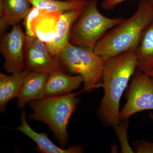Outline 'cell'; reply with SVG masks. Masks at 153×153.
I'll use <instances>...</instances> for the list:
<instances>
[{
	"label": "cell",
	"instance_id": "4",
	"mask_svg": "<svg viewBox=\"0 0 153 153\" xmlns=\"http://www.w3.org/2000/svg\"><path fill=\"white\" fill-rule=\"evenodd\" d=\"M58 60L69 71L82 76L83 91L101 86L105 62L94 49L69 43L60 53Z\"/></svg>",
	"mask_w": 153,
	"mask_h": 153
},
{
	"label": "cell",
	"instance_id": "5",
	"mask_svg": "<svg viewBox=\"0 0 153 153\" xmlns=\"http://www.w3.org/2000/svg\"><path fill=\"white\" fill-rule=\"evenodd\" d=\"M123 20L122 18L105 16L97 8V0H89L72 26L69 43L94 49L108 31Z\"/></svg>",
	"mask_w": 153,
	"mask_h": 153
},
{
	"label": "cell",
	"instance_id": "21",
	"mask_svg": "<svg viewBox=\"0 0 153 153\" xmlns=\"http://www.w3.org/2000/svg\"><path fill=\"white\" fill-rule=\"evenodd\" d=\"M149 76H151L152 77H153V69L150 70L146 73Z\"/></svg>",
	"mask_w": 153,
	"mask_h": 153
},
{
	"label": "cell",
	"instance_id": "12",
	"mask_svg": "<svg viewBox=\"0 0 153 153\" xmlns=\"http://www.w3.org/2000/svg\"><path fill=\"white\" fill-rule=\"evenodd\" d=\"M82 11H68L60 15L57 35L52 41L47 44L49 53L56 60H58L60 53L69 43L71 28Z\"/></svg>",
	"mask_w": 153,
	"mask_h": 153
},
{
	"label": "cell",
	"instance_id": "15",
	"mask_svg": "<svg viewBox=\"0 0 153 153\" xmlns=\"http://www.w3.org/2000/svg\"><path fill=\"white\" fill-rule=\"evenodd\" d=\"M26 70L16 71L9 75L0 73V110L5 112L9 102L19 95L25 76Z\"/></svg>",
	"mask_w": 153,
	"mask_h": 153
},
{
	"label": "cell",
	"instance_id": "7",
	"mask_svg": "<svg viewBox=\"0 0 153 153\" xmlns=\"http://www.w3.org/2000/svg\"><path fill=\"white\" fill-rule=\"evenodd\" d=\"M26 34L19 25L8 33L1 31L0 52L4 57V67L8 73L25 69V43Z\"/></svg>",
	"mask_w": 153,
	"mask_h": 153
},
{
	"label": "cell",
	"instance_id": "2",
	"mask_svg": "<svg viewBox=\"0 0 153 153\" xmlns=\"http://www.w3.org/2000/svg\"><path fill=\"white\" fill-rule=\"evenodd\" d=\"M153 20V6L140 0L135 13L112 28L98 41L94 52L104 61L130 51H135L146 28Z\"/></svg>",
	"mask_w": 153,
	"mask_h": 153
},
{
	"label": "cell",
	"instance_id": "3",
	"mask_svg": "<svg viewBox=\"0 0 153 153\" xmlns=\"http://www.w3.org/2000/svg\"><path fill=\"white\" fill-rule=\"evenodd\" d=\"M78 94L47 96L28 103L33 110L29 118L46 124L62 147L68 143L67 128L80 100Z\"/></svg>",
	"mask_w": 153,
	"mask_h": 153
},
{
	"label": "cell",
	"instance_id": "8",
	"mask_svg": "<svg viewBox=\"0 0 153 153\" xmlns=\"http://www.w3.org/2000/svg\"><path fill=\"white\" fill-rule=\"evenodd\" d=\"M25 70L28 72L63 71L64 66L49 53L47 44L38 38L26 36L25 43Z\"/></svg>",
	"mask_w": 153,
	"mask_h": 153
},
{
	"label": "cell",
	"instance_id": "17",
	"mask_svg": "<svg viewBox=\"0 0 153 153\" xmlns=\"http://www.w3.org/2000/svg\"><path fill=\"white\" fill-rule=\"evenodd\" d=\"M33 7L60 14L68 11L83 10L87 0H29Z\"/></svg>",
	"mask_w": 153,
	"mask_h": 153
},
{
	"label": "cell",
	"instance_id": "10",
	"mask_svg": "<svg viewBox=\"0 0 153 153\" xmlns=\"http://www.w3.org/2000/svg\"><path fill=\"white\" fill-rule=\"evenodd\" d=\"M49 74L48 72H28L17 97L18 108H23L30 102L47 97L46 84Z\"/></svg>",
	"mask_w": 153,
	"mask_h": 153
},
{
	"label": "cell",
	"instance_id": "6",
	"mask_svg": "<svg viewBox=\"0 0 153 153\" xmlns=\"http://www.w3.org/2000/svg\"><path fill=\"white\" fill-rule=\"evenodd\" d=\"M145 72L137 70L131 78L126 102L120 111V120L128 119L137 113L153 110V79Z\"/></svg>",
	"mask_w": 153,
	"mask_h": 153
},
{
	"label": "cell",
	"instance_id": "19",
	"mask_svg": "<svg viewBox=\"0 0 153 153\" xmlns=\"http://www.w3.org/2000/svg\"><path fill=\"white\" fill-rule=\"evenodd\" d=\"M135 151L137 153H153V142L141 141L135 145Z\"/></svg>",
	"mask_w": 153,
	"mask_h": 153
},
{
	"label": "cell",
	"instance_id": "23",
	"mask_svg": "<svg viewBox=\"0 0 153 153\" xmlns=\"http://www.w3.org/2000/svg\"><path fill=\"white\" fill-rule=\"evenodd\" d=\"M149 1L151 3V4H152V5L153 6V0H149Z\"/></svg>",
	"mask_w": 153,
	"mask_h": 153
},
{
	"label": "cell",
	"instance_id": "13",
	"mask_svg": "<svg viewBox=\"0 0 153 153\" xmlns=\"http://www.w3.org/2000/svg\"><path fill=\"white\" fill-rule=\"evenodd\" d=\"M33 6L29 0H0V31L19 25Z\"/></svg>",
	"mask_w": 153,
	"mask_h": 153
},
{
	"label": "cell",
	"instance_id": "1",
	"mask_svg": "<svg viewBox=\"0 0 153 153\" xmlns=\"http://www.w3.org/2000/svg\"><path fill=\"white\" fill-rule=\"evenodd\" d=\"M137 66L135 51L124 52L105 62L101 83L104 96L98 109L105 125L114 128L120 121V99Z\"/></svg>",
	"mask_w": 153,
	"mask_h": 153
},
{
	"label": "cell",
	"instance_id": "20",
	"mask_svg": "<svg viewBox=\"0 0 153 153\" xmlns=\"http://www.w3.org/2000/svg\"><path fill=\"white\" fill-rule=\"evenodd\" d=\"M126 1L127 0H104L102 4L101 7L105 10H109Z\"/></svg>",
	"mask_w": 153,
	"mask_h": 153
},
{
	"label": "cell",
	"instance_id": "14",
	"mask_svg": "<svg viewBox=\"0 0 153 153\" xmlns=\"http://www.w3.org/2000/svg\"><path fill=\"white\" fill-rule=\"evenodd\" d=\"M82 76L68 75L61 70L53 71L49 74L46 84V95L53 96L67 94L78 89L82 83Z\"/></svg>",
	"mask_w": 153,
	"mask_h": 153
},
{
	"label": "cell",
	"instance_id": "11",
	"mask_svg": "<svg viewBox=\"0 0 153 153\" xmlns=\"http://www.w3.org/2000/svg\"><path fill=\"white\" fill-rule=\"evenodd\" d=\"M21 124L15 129L31 139L37 145L38 149L45 153H79L83 152V148L79 146H72L66 149L59 147L54 143L45 133L37 132L31 128L26 118V113L23 110L21 117Z\"/></svg>",
	"mask_w": 153,
	"mask_h": 153
},
{
	"label": "cell",
	"instance_id": "9",
	"mask_svg": "<svg viewBox=\"0 0 153 153\" xmlns=\"http://www.w3.org/2000/svg\"><path fill=\"white\" fill-rule=\"evenodd\" d=\"M60 15L56 12L32 7L24 20L25 34L48 44L57 35Z\"/></svg>",
	"mask_w": 153,
	"mask_h": 153
},
{
	"label": "cell",
	"instance_id": "16",
	"mask_svg": "<svg viewBox=\"0 0 153 153\" xmlns=\"http://www.w3.org/2000/svg\"><path fill=\"white\" fill-rule=\"evenodd\" d=\"M135 52L137 70L146 73L153 69V20L145 30Z\"/></svg>",
	"mask_w": 153,
	"mask_h": 153
},
{
	"label": "cell",
	"instance_id": "18",
	"mask_svg": "<svg viewBox=\"0 0 153 153\" xmlns=\"http://www.w3.org/2000/svg\"><path fill=\"white\" fill-rule=\"evenodd\" d=\"M128 119L121 120L122 122L115 127L116 133L117 135L120 146V152L123 153H134L128 143Z\"/></svg>",
	"mask_w": 153,
	"mask_h": 153
},
{
	"label": "cell",
	"instance_id": "22",
	"mask_svg": "<svg viewBox=\"0 0 153 153\" xmlns=\"http://www.w3.org/2000/svg\"><path fill=\"white\" fill-rule=\"evenodd\" d=\"M149 117L153 121V112L149 114Z\"/></svg>",
	"mask_w": 153,
	"mask_h": 153
}]
</instances>
